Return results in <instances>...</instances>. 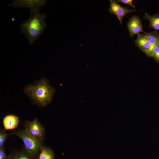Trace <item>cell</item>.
<instances>
[{"mask_svg":"<svg viewBox=\"0 0 159 159\" xmlns=\"http://www.w3.org/2000/svg\"><path fill=\"white\" fill-rule=\"evenodd\" d=\"M24 91L30 98L33 103L42 107L49 104L56 90L48 80L43 77L26 86Z\"/></svg>","mask_w":159,"mask_h":159,"instance_id":"obj_1","label":"cell"},{"mask_svg":"<svg viewBox=\"0 0 159 159\" xmlns=\"http://www.w3.org/2000/svg\"><path fill=\"white\" fill-rule=\"evenodd\" d=\"M46 14L40 13L39 10L30 11L29 18L20 25V34L25 35L30 45L39 38L46 28Z\"/></svg>","mask_w":159,"mask_h":159,"instance_id":"obj_2","label":"cell"},{"mask_svg":"<svg viewBox=\"0 0 159 159\" xmlns=\"http://www.w3.org/2000/svg\"><path fill=\"white\" fill-rule=\"evenodd\" d=\"M9 135H14L21 139L24 145V148L32 156L38 158L41 147L43 145V141L30 135L25 129H19L13 131Z\"/></svg>","mask_w":159,"mask_h":159,"instance_id":"obj_3","label":"cell"},{"mask_svg":"<svg viewBox=\"0 0 159 159\" xmlns=\"http://www.w3.org/2000/svg\"><path fill=\"white\" fill-rule=\"evenodd\" d=\"M24 125L25 130L30 135L43 140L45 138V128L37 118H35L32 121H26Z\"/></svg>","mask_w":159,"mask_h":159,"instance_id":"obj_4","label":"cell"},{"mask_svg":"<svg viewBox=\"0 0 159 159\" xmlns=\"http://www.w3.org/2000/svg\"><path fill=\"white\" fill-rule=\"evenodd\" d=\"M44 0H14L8 4V6L16 9L25 8L29 9L30 11L38 10L46 4Z\"/></svg>","mask_w":159,"mask_h":159,"instance_id":"obj_5","label":"cell"},{"mask_svg":"<svg viewBox=\"0 0 159 159\" xmlns=\"http://www.w3.org/2000/svg\"><path fill=\"white\" fill-rule=\"evenodd\" d=\"M109 1L110 7L108 10L110 13H113L116 15L119 20L120 24H123L122 19L126 14L136 11L129 9L127 7H123L118 4L115 0H110Z\"/></svg>","mask_w":159,"mask_h":159,"instance_id":"obj_6","label":"cell"},{"mask_svg":"<svg viewBox=\"0 0 159 159\" xmlns=\"http://www.w3.org/2000/svg\"><path fill=\"white\" fill-rule=\"evenodd\" d=\"M127 27L130 37H133L140 32H143L146 34L147 33L143 30L141 20L137 16H132L130 18L127 22Z\"/></svg>","mask_w":159,"mask_h":159,"instance_id":"obj_7","label":"cell"},{"mask_svg":"<svg viewBox=\"0 0 159 159\" xmlns=\"http://www.w3.org/2000/svg\"><path fill=\"white\" fill-rule=\"evenodd\" d=\"M2 122L4 129L6 130L16 128L18 125L19 120L16 115L10 114L4 117Z\"/></svg>","mask_w":159,"mask_h":159,"instance_id":"obj_8","label":"cell"},{"mask_svg":"<svg viewBox=\"0 0 159 159\" xmlns=\"http://www.w3.org/2000/svg\"><path fill=\"white\" fill-rule=\"evenodd\" d=\"M135 43L136 45L143 52L149 49L152 46L148 40L146 34H138Z\"/></svg>","mask_w":159,"mask_h":159,"instance_id":"obj_9","label":"cell"},{"mask_svg":"<svg viewBox=\"0 0 159 159\" xmlns=\"http://www.w3.org/2000/svg\"><path fill=\"white\" fill-rule=\"evenodd\" d=\"M9 159H38L27 152L23 148L19 151H14L9 155Z\"/></svg>","mask_w":159,"mask_h":159,"instance_id":"obj_10","label":"cell"},{"mask_svg":"<svg viewBox=\"0 0 159 159\" xmlns=\"http://www.w3.org/2000/svg\"><path fill=\"white\" fill-rule=\"evenodd\" d=\"M55 155L52 149L50 147L42 146L38 157V159H55Z\"/></svg>","mask_w":159,"mask_h":159,"instance_id":"obj_11","label":"cell"},{"mask_svg":"<svg viewBox=\"0 0 159 159\" xmlns=\"http://www.w3.org/2000/svg\"><path fill=\"white\" fill-rule=\"evenodd\" d=\"M143 18L146 19L149 21V27L156 30L159 31V14H155L152 15L146 12Z\"/></svg>","mask_w":159,"mask_h":159,"instance_id":"obj_12","label":"cell"},{"mask_svg":"<svg viewBox=\"0 0 159 159\" xmlns=\"http://www.w3.org/2000/svg\"><path fill=\"white\" fill-rule=\"evenodd\" d=\"M148 57H152L159 63V45L152 46L149 49L143 52Z\"/></svg>","mask_w":159,"mask_h":159,"instance_id":"obj_13","label":"cell"},{"mask_svg":"<svg viewBox=\"0 0 159 159\" xmlns=\"http://www.w3.org/2000/svg\"><path fill=\"white\" fill-rule=\"evenodd\" d=\"M148 40L152 46L159 45V33L152 31L146 34Z\"/></svg>","mask_w":159,"mask_h":159,"instance_id":"obj_14","label":"cell"},{"mask_svg":"<svg viewBox=\"0 0 159 159\" xmlns=\"http://www.w3.org/2000/svg\"><path fill=\"white\" fill-rule=\"evenodd\" d=\"M9 134L7 133L4 129L0 130V147L4 146V145L7 139Z\"/></svg>","mask_w":159,"mask_h":159,"instance_id":"obj_15","label":"cell"},{"mask_svg":"<svg viewBox=\"0 0 159 159\" xmlns=\"http://www.w3.org/2000/svg\"><path fill=\"white\" fill-rule=\"evenodd\" d=\"M0 159H9V155H7L4 146L0 147Z\"/></svg>","mask_w":159,"mask_h":159,"instance_id":"obj_16","label":"cell"},{"mask_svg":"<svg viewBox=\"0 0 159 159\" xmlns=\"http://www.w3.org/2000/svg\"><path fill=\"white\" fill-rule=\"evenodd\" d=\"M133 0H118L116 1L117 2H119L121 3H122L126 4L132 6L134 8H135V7L132 4Z\"/></svg>","mask_w":159,"mask_h":159,"instance_id":"obj_17","label":"cell"}]
</instances>
